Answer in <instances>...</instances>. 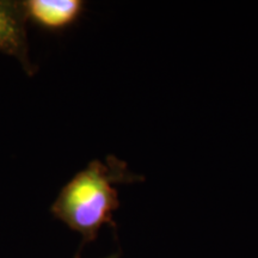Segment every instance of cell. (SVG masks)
Listing matches in <instances>:
<instances>
[{"label": "cell", "instance_id": "cell-3", "mask_svg": "<svg viewBox=\"0 0 258 258\" xmlns=\"http://www.w3.org/2000/svg\"><path fill=\"white\" fill-rule=\"evenodd\" d=\"M27 17L48 29H60L79 17L84 3L80 0H27L23 2Z\"/></svg>", "mask_w": 258, "mask_h": 258}, {"label": "cell", "instance_id": "cell-2", "mask_svg": "<svg viewBox=\"0 0 258 258\" xmlns=\"http://www.w3.org/2000/svg\"><path fill=\"white\" fill-rule=\"evenodd\" d=\"M28 17L23 2L0 0V53L15 57L25 72H34L29 56L27 29Z\"/></svg>", "mask_w": 258, "mask_h": 258}, {"label": "cell", "instance_id": "cell-4", "mask_svg": "<svg viewBox=\"0 0 258 258\" xmlns=\"http://www.w3.org/2000/svg\"><path fill=\"white\" fill-rule=\"evenodd\" d=\"M106 258H118V256H117V254H111V256H109Z\"/></svg>", "mask_w": 258, "mask_h": 258}, {"label": "cell", "instance_id": "cell-1", "mask_svg": "<svg viewBox=\"0 0 258 258\" xmlns=\"http://www.w3.org/2000/svg\"><path fill=\"white\" fill-rule=\"evenodd\" d=\"M137 179L123 161L110 157L106 161L92 160L61 189L51 206L54 217L83 237V244L92 241L103 226L112 224L118 208L116 184Z\"/></svg>", "mask_w": 258, "mask_h": 258}]
</instances>
